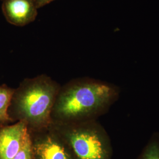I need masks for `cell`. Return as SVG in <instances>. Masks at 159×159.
I'll return each instance as SVG.
<instances>
[{
    "instance_id": "1",
    "label": "cell",
    "mask_w": 159,
    "mask_h": 159,
    "mask_svg": "<svg viewBox=\"0 0 159 159\" xmlns=\"http://www.w3.org/2000/svg\"><path fill=\"white\" fill-rule=\"evenodd\" d=\"M116 85L90 77L71 80L61 85L51 113V123L96 120L119 97Z\"/></svg>"
},
{
    "instance_id": "2",
    "label": "cell",
    "mask_w": 159,
    "mask_h": 159,
    "mask_svg": "<svg viewBox=\"0 0 159 159\" xmlns=\"http://www.w3.org/2000/svg\"><path fill=\"white\" fill-rule=\"evenodd\" d=\"M60 87L46 74L23 80L14 89L8 110L12 123L23 122L29 131L50 125L52 110Z\"/></svg>"
},
{
    "instance_id": "3",
    "label": "cell",
    "mask_w": 159,
    "mask_h": 159,
    "mask_svg": "<svg viewBox=\"0 0 159 159\" xmlns=\"http://www.w3.org/2000/svg\"><path fill=\"white\" fill-rule=\"evenodd\" d=\"M77 159H112L111 140L104 127L96 120L53 124Z\"/></svg>"
},
{
    "instance_id": "4",
    "label": "cell",
    "mask_w": 159,
    "mask_h": 159,
    "mask_svg": "<svg viewBox=\"0 0 159 159\" xmlns=\"http://www.w3.org/2000/svg\"><path fill=\"white\" fill-rule=\"evenodd\" d=\"M32 159H77L66 140L52 125L29 130Z\"/></svg>"
},
{
    "instance_id": "5",
    "label": "cell",
    "mask_w": 159,
    "mask_h": 159,
    "mask_svg": "<svg viewBox=\"0 0 159 159\" xmlns=\"http://www.w3.org/2000/svg\"><path fill=\"white\" fill-rule=\"evenodd\" d=\"M29 137L27 126L18 121L0 125V159H12L22 148Z\"/></svg>"
},
{
    "instance_id": "6",
    "label": "cell",
    "mask_w": 159,
    "mask_h": 159,
    "mask_svg": "<svg viewBox=\"0 0 159 159\" xmlns=\"http://www.w3.org/2000/svg\"><path fill=\"white\" fill-rule=\"evenodd\" d=\"M2 11L6 20L12 25L23 27L33 22L38 8L33 0H4Z\"/></svg>"
},
{
    "instance_id": "7",
    "label": "cell",
    "mask_w": 159,
    "mask_h": 159,
    "mask_svg": "<svg viewBox=\"0 0 159 159\" xmlns=\"http://www.w3.org/2000/svg\"><path fill=\"white\" fill-rule=\"evenodd\" d=\"M14 91V89L7 85H0V125L11 123L8 114V110Z\"/></svg>"
},
{
    "instance_id": "8",
    "label": "cell",
    "mask_w": 159,
    "mask_h": 159,
    "mask_svg": "<svg viewBox=\"0 0 159 159\" xmlns=\"http://www.w3.org/2000/svg\"><path fill=\"white\" fill-rule=\"evenodd\" d=\"M137 159H159V133H154Z\"/></svg>"
},
{
    "instance_id": "9",
    "label": "cell",
    "mask_w": 159,
    "mask_h": 159,
    "mask_svg": "<svg viewBox=\"0 0 159 159\" xmlns=\"http://www.w3.org/2000/svg\"><path fill=\"white\" fill-rule=\"evenodd\" d=\"M12 159H32L31 147L29 134V137L23 148Z\"/></svg>"
},
{
    "instance_id": "10",
    "label": "cell",
    "mask_w": 159,
    "mask_h": 159,
    "mask_svg": "<svg viewBox=\"0 0 159 159\" xmlns=\"http://www.w3.org/2000/svg\"><path fill=\"white\" fill-rule=\"evenodd\" d=\"M54 1V0H33L35 6H37L38 9L47 5L48 4Z\"/></svg>"
},
{
    "instance_id": "11",
    "label": "cell",
    "mask_w": 159,
    "mask_h": 159,
    "mask_svg": "<svg viewBox=\"0 0 159 159\" xmlns=\"http://www.w3.org/2000/svg\"><path fill=\"white\" fill-rule=\"evenodd\" d=\"M2 1H4V0H2Z\"/></svg>"
}]
</instances>
